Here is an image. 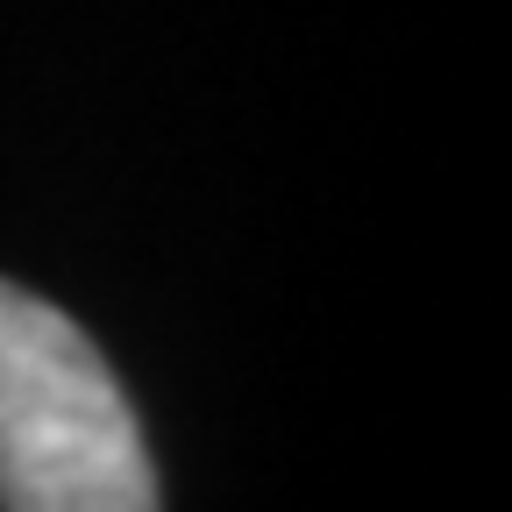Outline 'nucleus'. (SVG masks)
Listing matches in <instances>:
<instances>
[{"label": "nucleus", "instance_id": "1", "mask_svg": "<svg viewBox=\"0 0 512 512\" xmlns=\"http://www.w3.org/2000/svg\"><path fill=\"white\" fill-rule=\"evenodd\" d=\"M0 505L150 512L157 470L107 356L50 299L0 278Z\"/></svg>", "mask_w": 512, "mask_h": 512}]
</instances>
